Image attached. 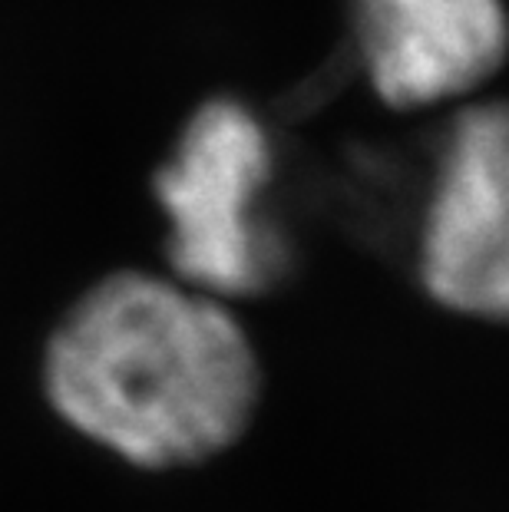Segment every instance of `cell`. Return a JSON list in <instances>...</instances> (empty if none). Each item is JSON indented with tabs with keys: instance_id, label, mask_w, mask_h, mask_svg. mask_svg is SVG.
Wrapping results in <instances>:
<instances>
[{
	"instance_id": "1",
	"label": "cell",
	"mask_w": 509,
	"mask_h": 512,
	"mask_svg": "<svg viewBox=\"0 0 509 512\" xmlns=\"http://www.w3.org/2000/svg\"><path fill=\"white\" fill-rule=\"evenodd\" d=\"M43 394L80 437L133 466L169 470L242 440L262 370L232 304L172 275L116 271L53 328Z\"/></svg>"
},
{
	"instance_id": "2",
	"label": "cell",
	"mask_w": 509,
	"mask_h": 512,
	"mask_svg": "<svg viewBox=\"0 0 509 512\" xmlns=\"http://www.w3.org/2000/svg\"><path fill=\"white\" fill-rule=\"evenodd\" d=\"M272 162L268 129L242 100L215 96L186 119L153 179L172 278L225 304L281 281L288 255L262 215Z\"/></svg>"
},
{
	"instance_id": "3",
	"label": "cell",
	"mask_w": 509,
	"mask_h": 512,
	"mask_svg": "<svg viewBox=\"0 0 509 512\" xmlns=\"http://www.w3.org/2000/svg\"><path fill=\"white\" fill-rule=\"evenodd\" d=\"M420 281L447 311L509 324V103L453 116L420 228Z\"/></svg>"
},
{
	"instance_id": "4",
	"label": "cell",
	"mask_w": 509,
	"mask_h": 512,
	"mask_svg": "<svg viewBox=\"0 0 509 512\" xmlns=\"http://www.w3.org/2000/svg\"><path fill=\"white\" fill-rule=\"evenodd\" d=\"M351 14L367 80L394 110L463 100L509 57L503 0H351Z\"/></svg>"
}]
</instances>
